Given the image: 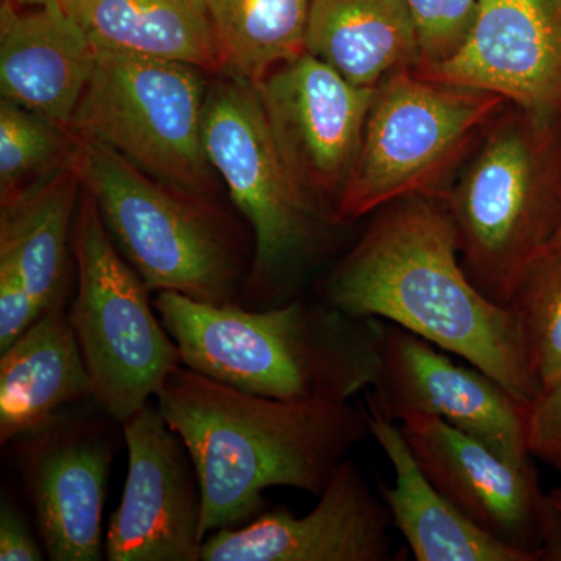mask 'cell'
<instances>
[{"mask_svg": "<svg viewBox=\"0 0 561 561\" xmlns=\"http://www.w3.org/2000/svg\"><path fill=\"white\" fill-rule=\"evenodd\" d=\"M371 216L317 297L348 316L398 324L486 373L519 401L535 400L540 389L511 309L485 297L465 272L442 198L413 195Z\"/></svg>", "mask_w": 561, "mask_h": 561, "instance_id": "obj_1", "label": "cell"}, {"mask_svg": "<svg viewBox=\"0 0 561 561\" xmlns=\"http://www.w3.org/2000/svg\"><path fill=\"white\" fill-rule=\"evenodd\" d=\"M201 476L202 538L265 512L264 491L320 496L350 453L371 435L365 405L283 401L247 393L179 365L154 397Z\"/></svg>", "mask_w": 561, "mask_h": 561, "instance_id": "obj_2", "label": "cell"}, {"mask_svg": "<svg viewBox=\"0 0 561 561\" xmlns=\"http://www.w3.org/2000/svg\"><path fill=\"white\" fill-rule=\"evenodd\" d=\"M153 306L184 367L247 393L351 401L375 379V319L348 316L319 297L251 309L158 291Z\"/></svg>", "mask_w": 561, "mask_h": 561, "instance_id": "obj_3", "label": "cell"}, {"mask_svg": "<svg viewBox=\"0 0 561 561\" xmlns=\"http://www.w3.org/2000/svg\"><path fill=\"white\" fill-rule=\"evenodd\" d=\"M73 169L114 245L151 294L239 305L253 265L249 225L217 201L151 179L94 140L79 138Z\"/></svg>", "mask_w": 561, "mask_h": 561, "instance_id": "obj_4", "label": "cell"}, {"mask_svg": "<svg viewBox=\"0 0 561 561\" xmlns=\"http://www.w3.org/2000/svg\"><path fill=\"white\" fill-rule=\"evenodd\" d=\"M440 198L465 272L507 308L561 227V133L507 103Z\"/></svg>", "mask_w": 561, "mask_h": 561, "instance_id": "obj_5", "label": "cell"}, {"mask_svg": "<svg viewBox=\"0 0 561 561\" xmlns=\"http://www.w3.org/2000/svg\"><path fill=\"white\" fill-rule=\"evenodd\" d=\"M214 77L203 128L206 154L254 241L239 305H284L302 295L306 276L343 227L316 208L291 180L254 84L227 73Z\"/></svg>", "mask_w": 561, "mask_h": 561, "instance_id": "obj_6", "label": "cell"}, {"mask_svg": "<svg viewBox=\"0 0 561 561\" xmlns=\"http://www.w3.org/2000/svg\"><path fill=\"white\" fill-rule=\"evenodd\" d=\"M507 103L415 69L391 73L376 88L337 224L348 227L413 195L442 197Z\"/></svg>", "mask_w": 561, "mask_h": 561, "instance_id": "obj_7", "label": "cell"}, {"mask_svg": "<svg viewBox=\"0 0 561 561\" xmlns=\"http://www.w3.org/2000/svg\"><path fill=\"white\" fill-rule=\"evenodd\" d=\"M76 294L68 308L92 398L125 423L157 397L181 365L179 346L158 316L151 290L122 256L90 192L81 187L72 230Z\"/></svg>", "mask_w": 561, "mask_h": 561, "instance_id": "obj_8", "label": "cell"}, {"mask_svg": "<svg viewBox=\"0 0 561 561\" xmlns=\"http://www.w3.org/2000/svg\"><path fill=\"white\" fill-rule=\"evenodd\" d=\"M208 76L187 62L98 49L70 131L116 151L151 179L217 201L203 136Z\"/></svg>", "mask_w": 561, "mask_h": 561, "instance_id": "obj_9", "label": "cell"}, {"mask_svg": "<svg viewBox=\"0 0 561 561\" xmlns=\"http://www.w3.org/2000/svg\"><path fill=\"white\" fill-rule=\"evenodd\" d=\"M375 324L378 367L365 394L367 411L398 424L411 415L435 416L513 463H534L526 402L413 332L386 320L375 319Z\"/></svg>", "mask_w": 561, "mask_h": 561, "instance_id": "obj_10", "label": "cell"}, {"mask_svg": "<svg viewBox=\"0 0 561 561\" xmlns=\"http://www.w3.org/2000/svg\"><path fill=\"white\" fill-rule=\"evenodd\" d=\"M254 88L291 180L339 225L335 210L359 154L376 88L356 87L308 51L276 66Z\"/></svg>", "mask_w": 561, "mask_h": 561, "instance_id": "obj_11", "label": "cell"}, {"mask_svg": "<svg viewBox=\"0 0 561 561\" xmlns=\"http://www.w3.org/2000/svg\"><path fill=\"white\" fill-rule=\"evenodd\" d=\"M400 426L427 478L472 523L534 561H561V513L534 463H513L435 416Z\"/></svg>", "mask_w": 561, "mask_h": 561, "instance_id": "obj_12", "label": "cell"}, {"mask_svg": "<svg viewBox=\"0 0 561 561\" xmlns=\"http://www.w3.org/2000/svg\"><path fill=\"white\" fill-rule=\"evenodd\" d=\"M121 426L128 471L106 529V559L201 561L203 493L190 449L154 402Z\"/></svg>", "mask_w": 561, "mask_h": 561, "instance_id": "obj_13", "label": "cell"}, {"mask_svg": "<svg viewBox=\"0 0 561 561\" xmlns=\"http://www.w3.org/2000/svg\"><path fill=\"white\" fill-rule=\"evenodd\" d=\"M18 463L51 561H98L114 445L108 423L66 412L21 438Z\"/></svg>", "mask_w": 561, "mask_h": 561, "instance_id": "obj_14", "label": "cell"}, {"mask_svg": "<svg viewBox=\"0 0 561 561\" xmlns=\"http://www.w3.org/2000/svg\"><path fill=\"white\" fill-rule=\"evenodd\" d=\"M389 508L354 461L345 460L308 515L278 507L208 535L201 561H387Z\"/></svg>", "mask_w": 561, "mask_h": 561, "instance_id": "obj_15", "label": "cell"}, {"mask_svg": "<svg viewBox=\"0 0 561 561\" xmlns=\"http://www.w3.org/2000/svg\"><path fill=\"white\" fill-rule=\"evenodd\" d=\"M416 72L500 94L561 133V0H481L463 49Z\"/></svg>", "mask_w": 561, "mask_h": 561, "instance_id": "obj_16", "label": "cell"}, {"mask_svg": "<svg viewBox=\"0 0 561 561\" xmlns=\"http://www.w3.org/2000/svg\"><path fill=\"white\" fill-rule=\"evenodd\" d=\"M98 49L57 2L0 3V94L69 128Z\"/></svg>", "mask_w": 561, "mask_h": 561, "instance_id": "obj_17", "label": "cell"}, {"mask_svg": "<svg viewBox=\"0 0 561 561\" xmlns=\"http://www.w3.org/2000/svg\"><path fill=\"white\" fill-rule=\"evenodd\" d=\"M69 306L41 313L31 328L0 351V443L35 434L69 408L92 398L90 373Z\"/></svg>", "mask_w": 561, "mask_h": 561, "instance_id": "obj_18", "label": "cell"}, {"mask_svg": "<svg viewBox=\"0 0 561 561\" xmlns=\"http://www.w3.org/2000/svg\"><path fill=\"white\" fill-rule=\"evenodd\" d=\"M367 409V408H365ZM368 413L371 437L394 471L393 485L379 482L393 527L416 561H534L472 523L442 493L416 460L394 421Z\"/></svg>", "mask_w": 561, "mask_h": 561, "instance_id": "obj_19", "label": "cell"}, {"mask_svg": "<svg viewBox=\"0 0 561 561\" xmlns=\"http://www.w3.org/2000/svg\"><path fill=\"white\" fill-rule=\"evenodd\" d=\"M80 197L72 164L0 202V267L20 276L43 312L68 306Z\"/></svg>", "mask_w": 561, "mask_h": 561, "instance_id": "obj_20", "label": "cell"}, {"mask_svg": "<svg viewBox=\"0 0 561 561\" xmlns=\"http://www.w3.org/2000/svg\"><path fill=\"white\" fill-rule=\"evenodd\" d=\"M95 49L187 62L225 73L224 54L203 0H55Z\"/></svg>", "mask_w": 561, "mask_h": 561, "instance_id": "obj_21", "label": "cell"}, {"mask_svg": "<svg viewBox=\"0 0 561 561\" xmlns=\"http://www.w3.org/2000/svg\"><path fill=\"white\" fill-rule=\"evenodd\" d=\"M306 51L368 90L419 66L405 0H311Z\"/></svg>", "mask_w": 561, "mask_h": 561, "instance_id": "obj_22", "label": "cell"}, {"mask_svg": "<svg viewBox=\"0 0 561 561\" xmlns=\"http://www.w3.org/2000/svg\"><path fill=\"white\" fill-rule=\"evenodd\" d=\"M219 38L225 73L257 84L306 51L311 0H203Z\"/></svg>", "mask_w": 561, "mask_h": 561, "instance_id": "obj_23", "label": "cell"}, {"mask_svg": "<svg viewBox=\"0 0 561 561\" xmlns=\"http://www.w3.org/2000/svg\"><path fill=\"white\" fill-rule=\"evenodd\" d=\"M511 309L531 378L545 390L561 379V243L549 245L527 267Z\"/></svg>", "mask_w": 561, "mask_h": 561, "instance_id": "obj_24", "label": "cell"}, {"mask_svg": "<svg viewBox=\"0 0 561 561\" xmlns=\"http://www.w3.org/2000/svg\"><path fill=\"white\" fill-rule=\"evenodd\" d=\"M79 138L16 103L0 101V202L70 168Z\"/></svg>", "mask_w": 561, "mask_h": 561, "instance_id": "obj_25", "label": "cell"}, {"mask_svg": "<svg viewBox=\"0 0 561 561\" xmlns=\"http://www.w3.org/2000/svg\"><path fill=\"white\" fill-rule=\"evenodd\" d=\"M419 47L415 70L451 61L478 21L481 0H405Z\"/></svg>", "mask_w": 561, "mask_h": 561, "instance_id": "obj_26", "label": "cell"}, {"mask_svg": "<svg viewBox=\"0 0 561 561\" xmlns=\"http://www.w3.org/2000/svg\"><path fill=\"white\" fill-rule=\"evenodd\" d=\"M526 443L534 459L561 474V379L527 402Z\"/></svg>", "mask_w": 561, "mask_h": 561, "instance_id": "obj_27", "label": "cell"}, {"mask_svg": "<svg viewBox=\"0 0 561 561\" xmlns=\"http://www.w3.org/2000/svg\"><path fill=\"white\" fill-rule=\"evenodd\" d=\"M43 313L20 276L0 267V351L5 350Z\"/></svg>", "mask_w": 561, "mask_h": 561, "instance_id": "obj_28", "label": "cell"}, {"mask_svg": "<svg viewBox=\"0 0 561 561\" xmlns=\"http://www.w3.org/2000/svg\"><path fill=\"white\" fill-rule=\"evenodd\" d=\"M44 559H47V553L33 537L27 519L9 497L3 496L0 505V560L41 561Z\"/></svg>", "mask_w": 561, "mask_h": 561, "instance_id": "obj_29", "label": "cell"}, {"mask_svg": "<svg viewBox=\"0 0 561 561\" xmlns=\"http://www.w3.org/2000/svg\"><path fill=\"white\" fill-rule=\"evenodd\" d=\"M548 494L553 507L561 513V489H553L552 491H549Z\"/></svg>", "mask_w": 561, "mask_h": 561, "instance_id": "obj_30", "label": "cell"}, {"mask_svg": "<svg viewBox=\"0 0 561 561\" xmlns=\"http://www.w3.org/2000/svg\"><path fill=\"white\" fill-rule=\"evenodd\" d=\"M10 2L18 3V5H46V3L55 2V0H10Z\"/></svg>", "mask_w": 561, "mask_h": 561, "instance_id": "obj_31", "label": "cell"}, {"mask_svg": "<svg viewBox=\"0 0 561 561\" xmlns=\"http://www.w3.org/2000/svg\"><path fill=\"white\" fill-rule=\"evenodd\" d=\"M559 243H561V227L560 230L557 231L556 238H553L551 245H559Z\"/></svg>", "mask_w": 561, "mask_h": 561, "instance_id": "obj_32", "label": "cell"}]
</instances>
